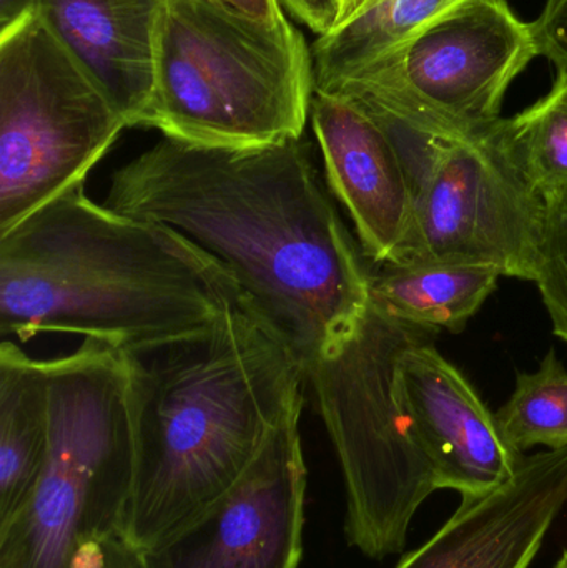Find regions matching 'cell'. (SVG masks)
I'll return each instance as SVG.
<instances>
[{"label":"cell","mask_w":567,"mask_h":568,"mask_svg":"<svg viewBox=\"0 0 567 568\" xmlns=\"http://www.w3.org/2000/svg\"><path fill=\"white\" fill-rule=\"evenodd\" d=\"M436 329L418 327L396 356L395 389L436 489L483 496L515 476L525 454L506 444L475 387L435 346Z\"/></svg>","instance_id":"8fae6325"},{"label":"cell","mask_w":567,"mask_h":568,"mask_svg":"<svg viewBox=\"0 0 567 568\" xmlns=\"http://www.w3.org/2000/svg\"><path fill=\"white\" fill-rule=\"evenodd\" d=\"M372 270L376 307L413 326L458 333L498 286L502 273L473 263H386Z\"/></svg>","instance_id":"2e32d148"},{"label":"cell","mask_w":567,"mask_h":568,"mask_svg":"<svg viewBox=\"0 0 567 568\" xmlns=\"http://www.w3.org/2000/svg\"><path fill=\"white\" fill-rule=\"evenodd\" d=\"M310 119L326 186L348 212L363 255L373 265L395 263L413 219L412 180L395 142L345 97L315 90Z\"/></svg>","instance_id":"4fadbf2b"},{"label":"cell","mask_w":567,"mask_h":568,"mask_svg":"<svg viewBox=\"0 0 567 568\" xmlns=\"http://www.w3.org/2000/svg\"><path fill=\"white\" fill-rule=\"evenodd\" d=\"M495 417L503 439L516 453L567 447V369L555 349L538 371L518 374L512 397Z\"/></svg>","instance_id":"d6986e66"},{"label":"cell","mask_w":567,"mask_h":568,"mask_svg":"<svg viewBox=\"0 0 567 568\" xmlns=\"http://www.w3.org/2000/svg\"><path fill=\"white\" fill-rule=\"evenodd\" d=\"M39 13V0H0V36Z\"/></svg>","instance_id":"d4e9b609"},{"label":"cell","mask_w":567,"mask_h":568,"mask_svg":"<svg viewBox=\"0 0 567 568\" xmlns=\"http://www.w3.org/2000/svg\"><path fill=\"white\" fill-rule=\"evenodd\" d=\"M418 327L369 303L342 349L305 377L345 480L346 542L373 560L405 550L416 510L438 490L395 389L396 356Z\"/></svg>","instance_id":"8992f818"},{"label":"cell","mask_w":567,"mask_h":568,"mask_svg":"<svg viewBox=\"0 0 567 568\" xmlns=\"http://www.w3.org/2000/svg\"><path fill=\"white\" fill-rule=\"evenodd\" d=\"M49 446V376L19 344H0V527L36 489Z\"/></svg>","instance_id":"9a60e30c"},{"label":"cell","mask_w":567,"mask_h":568,"mask_svg":"<svg viewBox=\"0 0 567 568\" xmlns=\"http://www.w3.org/2000/svg\"><path fill=\"white\" fill-rule=\"evenodd\" d=\"M70 568H140L139 554L120 537L93 540L77 550Z\"/></svg>","instance_id":"7402d4cb"},{"label":"cell","mask_w":567,"mask_h":568,"mask_svg":"<svg viewBox=\"0 0 567 568\" xmlns=\"http://www.w3.org/2000/svg\"><path fill=\"white\" fill-rule=\"evenodd\" d=\"M332 196L303 139L222 149L163 136L112 173L103 205L170 226L219 260L305 383L372 303V268Z\"/></svg>","instance_id":"6da1fadb"},{"label":"cell","mask_w":567,"mask_h":568,"mask_svg":"<svg viewBox=\"0 0 567 568\" xmlns=\"http://www.w3.org/2000/svg\"><path fill=\"white\" fill-rule=\"evenodd\" d=\"M513 169L546 196L567 189V67L545 97L489 132Z\"/></svg>","instance_id":"ac0fdd59"},{"label":"cell","mask_w":567,"mask_h":568,"mask_svg":"<svg viewBox=\"0 0 567 568\" xmlns=\"http://www.w3.org/2000/svg\"><path fill=\"white\" fill-rule=\"evenodd\" d=\"M469 0H373L312 45L315 90L393 52Z\"/></svg>","instance_id":"e0dca14e"},{"label":"cell","mask_w":567,"mask_h":568,"mask_svg":"<svg viewBox=\"0 0 567 568\" xmlns=\"http://www.w3.org/2000/svg\"><path fill=\"white\" fill-rule=\"evenodd\" d=\"M369 3H372V0H340L338 26H342V23L348 22L353 17L358 16V13L362 12L365 7H368Z\"/></svg>","instance_id":"484cf974"},{"label":"cell","mask_w":567,"mask_h":568,"mask_svg":"<svg viewBox=\"0 0 567 568\" xmlns=\"http://www.w3.org/2000/svg\"><path fill=\"white\" fill-rule=\"evenodd\" d=\"M546 215L536 286L556 336L567 343V189L545 196Z\"/></svg>","instance_id":"ffe728a7"},{"label":"cell","mask_w":567,"mask_h":568,"mask_svg":"<svg viewBox=\"0 0 567 568\" xmlns=\"http://www.w3.org/2000/svg\"><path fill=\"white\" fill-rule=\"evenodd\" d=\"M531 27L539 53L555 67H567V0H546Z\"/></svg>","instance_id":"44dd1931"},{"label":"cell","mask_w":567,"mask_h":568,"mask_svg":"<svg viewBox=\"0 0 567 568\" xmlns=\"http://www.w3.org/2000/svg\"><path fill=\"white\" fill-rule=\"evenodd\" d=\"M280 3L318 37L338 26L340 0H280Z\"/></svg>","instance_id":"603a6c76"},{"label":"cell","mask_w":567,"mask_h":568,"mask_svg":"<svg viewBox=\"0 0 567 568\" xmlns=\"http://www.w3.org/2000/svg\"><path fill=\"white\" fill-rule=\"evenodd\" d=\"M166 0H39V17L92 77L126 126H143Z\"/></svg>","instance_id":"5bb4252c"},{"label":"cell","mask_w":567,"mask_h":568,"mask_svg":"<svg viewBox=\"0 0 567 568\" xmlns=\"http://www.w3.org/2000/svg\"><path fill=\"white\" fill-rule=\"evenodd\" d=\"M462 499L395 568H529L567 506V447L523 456L512 479Z\"/></svg>","instance_id":"7c38bea8"},{"label":"cell","mask_w":567,"mask_h":568,"mask_svg":"<svg viewBox=\"0 0 567 568\" xmlns=\"http://www.w3.org/2000/svg\"><path fill=\"white\" fill-rule=\"evenodd\" d=\"M296 404L246 473L195 519L139 554L140 568H298L306 464Z\"/></svg>","instance_id":"30bf717a"},{"label":"cell","mask_w":567,"mask_h":568,"mask_svg":"<svg viewBox=\"0 0 567 568\" xmlns=\"http://www.w3.org/2000/svg\"><path fill=\"white\" fill-rule=\"evenodd\" d=\"M232 273L162 223L67 190L0 235V334H79L122 353L202 329L243 303Z\"/></svg>","instance_id":"3957f363"},{"label":"cell","mask_w":567,"mask_h":568,"mask_svg":"<svg viewBox=\"0 0 567 568\" xmlns=\"http://www.w3.org/2000/svg\"><path fill=\"white\" fill-rule=\"evenodd\" d=\"M126 126L40 20L0 36V235L85 183Z\"/></svg>","instance_id":"ba28073f"},{"label":"cell","mask_w":567,"mask_h":568,"mask_svg":"<svg viewBox=\"0 0 567 568\" xmlns=\"http://www.w3.org/2000/svg\"><path fill=\"white\" fill-rule=\"evenodd\" d=\"M313 95L312 47L286 17L256 22L200 0H166L143 126L192 145H273L303 139Z\"/></svg>","instance_id":"277c9868"},{"label":"cell","mask_w":567,"mask_h":568,"mask_svg":"<svg viewBox=\"0 0 567 568\" xmlns=\"http://www.w3.org/2000/svg\"><path fill=\"white\" fill-rule=\"evenodd\" d=\"M200 2L219 7L226 12L246 17L256 22L276 23L285 19L280 0H200Z\"/></svg>","instance_id":"cb8c5ba5"},{"label":"cell","mask_w":567,"mask_h":568,"mask_svg":"<svg viewBox=\"0 0 567 568\" xmlns=\"http://www.w3.org/2000/svg\"><path fill=\"white\" fill-rule=\"evenodd\" d=\"M553 568H567V550L561 554V557H559L558 562L555 564V567Z\"/></svg>","instance_id":"4316f807"},{"label":"cell","mask_w":567,"mask_h":568,"mask_svg":"<svg viewBox=\"0 0 567 568\" xmlns=\"http://www.w3.org/2000/svg\"><path fill=\"white\" fill-rule=\"evenodd\" d=\"M135 466L120 539L143 550L222 497L305 400L302 367L249 301L185 336L123 353Z\"/></svg>","instance_id":"7a4b0ae2"},{"label":"cell","mask_w":567,"mask_h":568,"mask_svg":"<svg viewBox=\"0 0 567 568\" xmlns=\"http://www.w3.org/2000/svg\"><path fill=\"white\" fill-rule=\"evenodd\" d=\"M49 446L23 509L0 527V568H70L80 547L120 537L135 466L125 354L83 339L45 361Z\"/></svg>","instance_id":"5b68a950"},{"label":"cell","mask_w":567,"mask_h":568,"mask_svg":"<svg viewBox=\"0 0 567 568\" xmlns=\"http://www.w3.org/2000/svg\"><path fill=\"white\" fill-rule=\"evenodd\" d=\"M489 132L452 140L388 132L413 185L412 226L395 263H473L535 283L545 196Z\"/></svg>","instance_id":"9c48e42d"},{"label":"cell","mask_w":567,"mask_h":568,"mask_svg":"<svg viewBox=\"0 0 567 568\" xmlns=\"http://www.w3.org/2000/svg\"><path fill=\"white\" fill-rule=\"evenodd\" d=\"M539 55L531 22L508 0H469L318 92L352 100L385 129L473 139L502 120L509 85Z\"/></svg>","instance_id":"52a82bcc"}]
</instances>
